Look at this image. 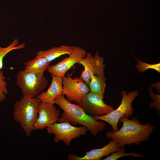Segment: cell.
I'll return each mask as SVG.
<instances>
[{"label": "cell", "instance_id": "6da1fadb", "mask_svg": "<svg viewBox=\"0 0 160 160\" xmlns=\"http://www.w3.org/2000/svg\"><path fill=\"white\" fill-rule=\"evenodd\" d=\"M125 117L119 119V121L122 123L120 129L106 133L108 138L115 140L121 148L132 144L139 145L142 142L147 141L156 129V127L149 123L140 124L136 117L131 119Z\"/></svg>", "mask_w": 160, "mask_h": 160}, {"label": "cell", "instance_id": "7a4b0ae2", "mask_svg": "<svg viewBox=\"0 0 160 160\" xmlns=\"http://www.w3.org/2000/svg\"><path fill=\"white\" fill-rule=\"evenodd\" d=\"M55 104L64 111L59 118L60 122H68L73 125H82L86 127L94 136L105 129V124L103 121L95 120L79 105L68 101L63 93L55 97Z\"/></svg>", "mask_w": 160, "mask_h": 160}, {"label": "cell", "instance_id": "3957f363", "mask_svg": "<svg viewBox=\"0 0 160 160\" xmlns=\"http://www.w3.org/2000/svg\"><path fill=\"white\" fill-rule=\"evenodd\" d=\"M40 101L36 97H23L14 105L13 118L19 122L27 136L33 130V127L38 117V106Z\"/></svg>", "mask_w": 160, "mask_h": 160}, {"label": "cell", "instance_id": "277c9868", "mask_svg": "<svg viewBox=\"0 0 160 160\" xmlns=\"http://www.w3.org/2000/svg\"><path fill=\"white\" fill-rule=\"evenodd\" d=\"M140 94L138 90L128 92L123 91L121 93L122 99L119 105L115 110L103 115L94 116L97 120L105 121L112 127L113 131L116 132L119 129L118 124L120 119L124 117H131L134 113L132 103Z\"/></svg>", "mask_w": 160, "mask_h": 160}, {"label": "cell", "instance_id": "5b68a950", "mask_svg": "<svg viewBox=\"0 0 160 160\" xmlns=\"http://www.w3.org/2000/svg\"><path fill=\"white\" fill-rule=\"evenodd\" d=\"M16 83L21 89L23 96L33 98L47 87L48 81L44 73H34L20 71L16 77Z\"/></svg>", "mask_w": 160, "mask_h": 160}, {"label": "cell", "instance_id": "8992f818", "mask_svg": "<svg viewBox=\"0 0 160 160\" xmlns=\"http://www.w3.org/2000/svg\"><path fill=\"white\" fill-rule=\"evenodd\" d=\"M63 93L70 102H75L78 105L90 92L89 86L80 77L72 78L69 73L62 77Z\"/></svg>", "mask_w": 160, "mask_h": 160}, {"label": "cell", "instance_id": "52a82bcc", "mask_svg": "<svg viewBox=\"0 0 160 160\" xmlns=\"http://www.w3.org/2000/svg\"><path fill=\"white\" fill-rule=\"evenodd\" d=\"M48 133L55 135L54 142L60 140L68 145L72 140L85 135L88 130L85 127H76L66 122L55 123L47 127Z\"/></svg>", "mask_w": 160, "mask_h": 160}, {"label": "cell", "instance_id": "ba28073f", "mask_svg": "<svg viewBox=\"0 0 160 160\" xmlns=\"http://www.w3.org/2000/svg\"><path fill=\"white\" fill-rule=\"evenodd\" d=\"M104 59L97 51L94 56L90 52H87L85 57L79 63L84 67L81 72L80 77L89 86L92 75H95L106 79L104 73L105 65Z\"/></svg>", "mask_w": 160, "mask_h": 160}, {"label": "cell", "instance_id": "9c48e42d", "mask_svg": "<svg viewBox=\"0 0 160 160\" xmlns=\"http://www.w3.org/2000/svg\"><path fill=\"white\" fill-rule=\"evenodd\" d=\"M86 53L84 49L73 46L72 50L68 57H65L55 65L50 66L47 70L51 74L62 77L72 67L84 58Z\"/></svg>", "mask_w": 160, "mask_h": 160}, {"label": "cell", "instance_id": "30bf717a", "mask_svg": "<svg viewBox=\"0 0 160 160\" xmlns=\"http://www.w3.org/2000/svg\"><path fill=\"white\" fill-rule=\"evenodd\" d=\"M78 105L87 114L93 116L105 115L114 110L113 107L104 102L103 98L90 92Z\"/></svg>", "mask_w": 160, "mask_h": 160}, {"label": "cell", "instance_id": "8fae6325", "mask_svg": "<svg viewBox=\"0 0 160 160\" xmlns=\"http://www.w3.org/2000/svg\"><path fill=\"white\" fill-rule=\"evenodd\" d=\"M40 101L38 106V117L33 130H40L59 121V111L54 105Z\"/></svg>", "mask_w": 160, "mask_h": 160}, {"label": "cell", "instance_id": "7c38bea8", "mask_svg": "<svg viewBox=\"0 0 160 160\" xmlns=\"http://www.w3.org/2000/svg\"><path fill=\"white\" fill-rule=\"evenodd\" d=\"M120 148L117 143L112 139L108 144L103 147L92 149L86 152L83 156L80 157L74 154L69 153L68 159L70 160H99L104 156L116 152Z\"/></svg>", "mask_w": 160, "mask_h": 160}, {"label": "cell", "instance_id": "4fadbf2b", "mask_svg": "<svg viewBox=\"0 0 160 160\" xmlns=\"http://www.w3.org/2000/svg\"><path fill=\"white\" fill-rule=\"evenodd\" d=\"M52 82L49 88L46 92L39 94L36 98L40 101L54 104L56 97L63 93L62 77L51 74Z\"/></svg>", "mask_w": 160, "mask_h": 160}, {"label": "cell", "instance_id": "5bb4252c", "mask_svg": "<svg viewBox=\"0 0 160 160\" xmlns=\"http://www.w3.org/2000/svg\"><path fill=\"white\" fill-rule=\"evenodd\" d=\"M73 46L63 45L54 47L49 49L38 51L35 57H41L49 62L60 56L65 55H69L72 50Z\"/></svg>", "mask_w": 160, "mask_h": 160}, {"label": "cell", "instance_id": "9a60e30c", "mask_svg": "<svg viewBox=\"0 0 160 160\" xmlns=\"http://www.w3.org/2000/svg\"><path fill=\"white\" fill-rule=\"evenodd\" d=\"M51 62L44 57H35L33 60L25 62L23 70L25 72L34 73H44L47 70Z\"/></svg>", "mask_w": 160, "mask_h": 160}, {"label": "cell", "instance_id": "2e32d148", "mask_svg": "<svg viewBox=\"0 0 160 160\" xmlns=\"http://www.w3.org/2000/svg\"><path fill=\"white\" fill-rule=\"evenodd\" d=\"M106 79L95 75H92L89 85L90 92L103 98L106 87Z\"/></svg>", "mask_w": 160, "mask_h": 160}, {"label": "cell", "instance_id": "e0dca14e", "mask_svg": "<svg viewBox=\"0 0 160 160\" xmlns=\"http://www.w3.org/2000/svg\"><path fill=\"white\" fill-rule=\"evenodd\" d=\"M18 39H15L7 47H3L0 45V71L3 68V60L4 57L9 52L13 50L23 49L25 48V44L23 43L18 45Z\"/></svg>", "mask_w": 160, "mask_h": 160}, {"label": "cell", "instance_id": "ac0fdd59", "mask_svg": "<svg viewBox=\"0 0 160 160\" xmlns=\"http://www.w3.org/2000/svg\"><path fill=\"white\" fill-rule=\"evenodd\" d=\"M125 149L124 147L120 148L116 152L112 153L103 160H116L119 158L124 156H132L134 158L143 157V155L136 152L125 153Z\"/></svg>", "mask_w": 160, "mask_h": 160}, {"label": "cell", "instance_id": "d6986e66", "mask_svg": "<svg viewBox=\"0 0 160 160\" xmlns=\"http://www.w3.org/2000/svg\"><path fill=\"white\" fill-rule=\"evenodd\" d=\"M137 60V63L136 65L137 70L140 73H143L145 71L151 69L155 70L159 73H160V63L150 64L143 62L137 59L135 56Z\"/></svg>", "mask_w": 160, "mask_h": 160}, {"label": "cell", "instance_id": "ffe728a7", "mask_svg": "<svg viewBox=\"0 0 160 160\" xmlns=\"http://www.w3.org/2000/svg\"><path fill=\"white\" fill-rule=\"evenodd\" d=\"M149 94L153 101H151L150 103V108L155 109V111L159 112L160 115V95L155 94L153 92L151 88L148 89Z\"/></svg>", "mask_w": 160, "mask_h": 160}, {"label": "cell", "instance_id": "44dd1931", "mask_svg": "<svg viewBox=\"0 0 160 160\" xmlns=\"http://www.w3.org/2000/svg\"><path fill=\"white\" fill-rule=\"evenodd\" d=\"M7 84L5 80L4 72L0 71V102H3L5 99V95L8 91L7 86Z\"/></svg>", "mask_w": 160, "mask_h": 160}, {"label": "cell", "instance_id": "7402d4cb", "mask_svg": "<svg viewBox=\"0 0 160 160\" xmlns=\"http://www.w3.org/2000/svg\"><path fill=\"white\" fill-rule=\"evenodd\" d=\"M151 87L156 89L158 92V93L160 94V82H156L151 84Z\"/></svg>", "mask_w": 160, "mask_h": 160}]
</instances>
